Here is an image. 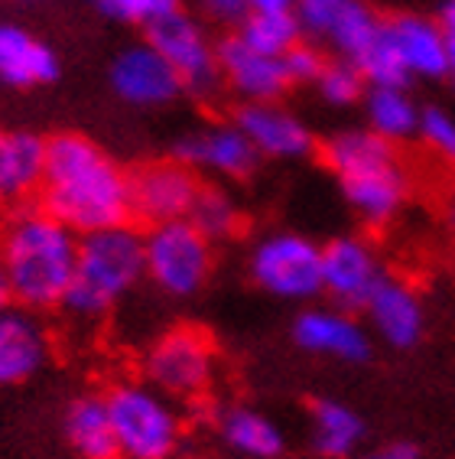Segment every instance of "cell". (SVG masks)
<instances>
[{"label":"cell","instance_id":"1","mask_svg":"<svg viewBox=\"0 0 455 459\" xmlns=\"http://www.w3.org/2000/svg\"><path fill=\"white\" fill-rule=\"evenodd\" d=\"M39 209L75 235L131 221V177L82 134L46 141Z\"/></svg>","mask_w":455,"mask_h":459},{"label":"cell","instance_id":"2","mask_svg":"<svg viewBox=\"0 0 455 459\" xmlns=\"http://www.w3.org/2000/svg\"><path fill=\"white\" fill-rule=\"evenodd\" d=\"M79 235L43 209H27L0 229V267L7 274L13 303L23 309L62 307L75 277Z\"/></svg>","mask_w":455,"mask_h":459},{"label":"cell","instance_id":"3","mask_svg":"<svg viewBox=\"0 0 455 459\" xmlns=\"http://www.w3.org/2000/svg\"><path fill=\"white\" fill-rule=\"evenodd\" d=\"M147 277L143 261V235L127 225L79 235V261L75 277L62 297V309L79 323H95L107 316L121 297Z\"/></svg>","mask_w":455,"mask_h":459},{"label":"cell","instance_id":"4","mask_svg":"<svg viewBox=\"0 0 455 459\" xmlns=\"http://www.w3.org/2000/svg\"><path fill=\"white\" fill-rule=\"evenodd\" d=\"M117 450L124 459H167L179 443V411L153 385L121 381L105 394Z\"/></svg>","mask_w":455,"mask_h":459},{"label":"cell","instance_id":"5","mask_svg":"<svg viewBox=\"0 0 455 459\" xmlns=\"http://www.w3.org/2000/svg\"><path fill=\"white\" fill-rule=\"evenodd\" d=\"M147 277L169 297H193L211 274V241L189 219L150 225L143 235Z\"/></svg>","mask_w":455,"mask_h":459},{"label":"cell","instance_id":"6","mask_svg":"<svg viewBox=\"0 0 455 459\" xmlns=\"http://www.w3.org/2000/svg\"><path fill=\"white\" fill-rule=\"evenodd\" d=\"M251 277L261 290L283 300L322 293V247L296 231H277L251 251Z\"/></svg>","mask_w":455,"mask_h":459},{"label":"cell","instance_id":"7","mask_svg":"<svg viewBox=\"0 0 455 459\" xmlns=\"http://www.w3.org/2000/svg\"><path fill=\"white\" fill-rule=\"evenodd\" d=\"M147 381L167 398H195L209 388L215 371V345L202 329H173L147 352Z\"/></svg>","mask_w":455,"mask_h":459},{"label":"cell","instance_id":"8","mask_svg":"<svg viewBox=\"0 0 455 459\" xmlns=\"http://www.w3.org/2000/svg\"><path fill=\"white\" fill-rule=\"evenodd\" d=\"M147 43L173 65L183 89L202 95V91H211V85L219 82L215 46L209 43V36L202 33L199 23L193 17H185L183 10L150 23Z\"/></svg>","mask_w":455,"mask_h":459},{"label":"cell","instance_id":"9","mask_svg":"<svg viewBox=\"0 0 455 459\" xmlns=\"http://www.w3.org/2000/svg\"><path fill=\"white\" fill-rule=\"evenodd\" d=\"M199 189L202 183L195 179V169L183 167L179 160L141 167L131 173V219H141L147 225L185 219Z\"/></svg>","mask_w":455,"mask_h":459},{"label":"cell","instance_id":"10","mask_svg":"<svg viewBox=\"0 0 455 459\" xmlns=\"http://www.w3.org/2000/svg\"><path fill=\"white\" fill-rule=\"evenodd\" d=\"M381 281V261L365 238L345 235L322 247V293H329L341 309H365Z\"/></svg>","mask_w":455,"mask_h":459},{"label":"cell","instance_id":"11","mask_svg":"<svg viewBox=\"0 0 455 459\" xmlns=\"http://www.w3.org/2000/svg\"><path fill=\"white\" fill-rule=\"evenodd\" d=\"M111 89L137 108H159L169 105L179 91L183 82L173 72L163 56L153 49L150 43L127 46L111 65Z\"/></svg>","mask_w":455,"mask_h":459},{"label":"cell","instance_id":"12","mask_svg":"<svg viewBox=\"0 0 455 459\" xmlns=\"http://www.w3.org/2000/svg\"><path fill=\"white\" fill-rule=\"evenodd\" d=\"M257 157L254 143L247 141V134L237 124H215L209 131L183 137L176 143L173 160H179L189 169H211L219 177H247L254 173Z\"/></svg>","mask_w":455,"mask_h":459},{"label":"cell","instance_id":"13","mask_svg":"<svg viewBox=\"0 0 455 459\" xmlns=\"http://www.w3.org/2000/svg\"><path fill=\"white\" fill-rule=\"evenodd\" d=\"M49 359V336L33 309L7 307L0 313V388L30 381Z\"/></svg>","mask_w":455,"mask_h":459},{"label":"cell","instance_id":"14","mask_svg":"<svg viewBox=\"0 0 455 459\" xmlns=\"http://www.w3.org/2000/svg\"><path fill=\"white\" fill-rule=\"evenodd\" d=\"M215 59H219V75H225L228 85L247 101H277L289 89L283 59L257 53L237 36H228L215 46Z\"/></svg>","mask_w":455,"mask_h":459},{"label":"cell","instance_id":"15","mask_svg":"<svg viewBox=\"0 0 455 459\" xmlns=\"http://www.w3.org/2000/svg\"><path fill=\"white\" fill-rule=\"evenodd\" d=\"M235 124L247 134V141L254 143L261 157L296 160L313 151V134L306 124L273 101H247L237 111Z\"/></svg>","mask_w":455,"mask_h":459},{"label":"cell","instance_id":"16","mask_svg":"<svg viewBox=\"0 0 455 459\" xmlns=\"http://www.w3.org/2000/svg\"><path fill=\"white\" fill-rule=\"evenodd\" d=\"M371 316V326L377 329V336L384 339L394 349H410L420 342L423 336V303L413 293L410 283L387 277L377 283L374 293L365 303Z\"/></svg>","mask_w":455,"mask_h":459},{"label":"cell","instance_id":"17","mask_svg":"<svg viewBox=\"0 0 455 459\" xmlns=\"http://www.w3.org/2000/svg\"><path fill=\"white\" fill-rule=\"evenodd\" d=\"M296 342L315 355H332L341 362H365L371 355L368 333L348 316L335 309H306L293 326Z\"/></svg>","mask_w":455,"mask_h":459},{"label":"cell","instance_id":"18","mask_svg":"<svg viewBox=\"0 0 455 459\" xmlns=\"http://www.w3.org/2000/svg\"><path fill=\"white\" fill-rule=\"evenodd\" d=\"M341 193L368 225H387L407 203L410 179H407L400 160H397V163H387V167H374L365 169V173H355V177H345L341 179Z\"/></svg>","mask_w":455,"mask_h":459},{"label":"cell","instance_id":"19","mask_svg":"<svg viewBox=\"0 0 455 459\" xmlns=\"http://www.w3.org/2000/svg\"><path fill=\"white\" fill-rule=\"evenodd\" d=\"M59 79V56L17 23H0V82L36 89Z\"/></svg>","mask_w":455,"mask_h":459},{"label":"cell","instance_id":"20","mask_svg":"<svg viewBox=\"0 0 455 459\" xmlns=\"http://www.w3.org/2000/svg\"><path fill=\"white\" fill-rule=\"evenodd\" d=\"M391 43L400 56L403 69L416 75V79H442L449 72V53L446 39L439 23L416 13H400L394 20H384Z\"/></svg>","mask_w":455,"mask_h":459},{"label":"cell","instance_id":"21","mask_svg":"<svg viewBox=\"0 0 455 459\" xmlns=\"http://www.w3.org/2000/svg\"><path fill=\"white\" fill-rule=\"evenodd\" d=\"M46 141L27 131H0V205L20 203L39 189Z\"/></svg>","mask_w":455,"mask_h":459},{"label":"cell","instance_id":"22","mask_svg":"<svg viewBox=\"0 0 455 459\" xmlns=\"http://www.w3.org/2000/svg\"><path fill=\"white\" fill-rule=\"evenodd\" d=\"M65 440L79 459H121L105 398L85 394L65 411Z\"/></svg>","mask_w":455,"mask_h":459},{"label":"cell","instance_id":"23","mask_svg":"<svg viewBox=\"0 0 455 459\" xmlns=\"http://www.w3.org/2000/svg\"><path fill=\"white\" fill-rule=\"evenodd\" d=\"M322 160L335 177L345 179V177H355V173H365V169L397 163V151L394 143L377 137L374 131H345V134H335L332 141L325 143Z\"/></svg>","mask_w":455,"mask_h":459},{"label":"cell","instance_id":"24","mask_svg":"<svg viewBox=\"0 0 455 459\" xmlns=\"http://www.w3.org/2000/svg\"><path fill=\"white\" fill-rule=\"evenodd\" d=\"M221 437L231 450L245 453V456L273 459L283 453V433L277 424H270L263 414L251 407H231L221 414Z\"/></svg>","mask_w":455,"mask_h":459},{"label":"cell","instance_id":"25","mask_svg":"<svg viewBox=\"0 0 455 459\" xmlns=\"http://www.w3.org/2000/svg\"><path fill=\"white\" fill-rule=\"evenodd\" d=\"M365 424L351 407L339 401H315L313 404V446L322 456L341 459L358 446Z\"/></svg>","mask_w":455,"mask_h":459},{"label":"cell","instance_id":"26","mask_svg":"<svg viewBox=\"0 0 455 459\" xmlns=\"http://www.w3.org/2000/svg\"><path fill=\"white\" fill-rule=\"evenodd\" d=\"M368 124L384 141H410L420 131V108L413 105L407 89H371L368 91Z\"/></svg>","mask_w":455,"mask_h":459},{"label":"cell","instance_id":"27","mask_svg":"<svg viewBox=\"0 0 455 459\" xmlns=\"http://www.w3.org/2000/svg\"><path fill=\"white\" fill-rule=\"evenodd\" d=\"M299 33L303 30H299L296 13H247L237 39L257 53L280 59L287 49L299 43Z\"/></svg>","mask_w":455,"mask_h":459},{"label":"cell","instance_id":"28","mask_svg":"<svg viewBox=\"0 0 455 459\" xmlns=\"http://www.w3.org/2000/svg\"><path fill=\"white\" fill-rule=\"evenodd\" d=\"M185 219L193 221L209 241L231 238V235H237V229H241V209L235 205L231 195L215 189V186H202Z\"/></svg>","mask_w":455,"mask_h":459},{"label":"cell","instance_id":"29","mask_svg":"<svg viewBox=\"0 0 455 459\" xmlns=\"http://www.w3.org/2000/svg\"><path fill=\"white\" fill-rule=\"evenodd\" d=\"M381 30H384V20L374 17V13H371L365 4H358V0H348L345 10L339 13V20H335L329 39H332L335 49H339L345 59L355 62L371 43H374L377 36H381Z\"/></svg>","mask_w":455,"mask_h":459},{"label":"cell","instance_id":"30","mask_svg":"<svg viewBox=\"0 0 455 459\" xmlns=\"http://www.w3.org/2000/svg\"><path fill=\"white\" fill-rule=\"evenodd\" d=\"M355 69L361 72V79L368 82L371 89H407V82H410V72L403 69L400 56H397L394 43H391L387 23L374 43L355 59Z\"/></svg>","mask_w":455,"mask_h":459},{"label":"cell","instance_id":"31","mask_svg":"<svg viewBox=\"0 0 455 459\" xmlns=\"http://www.w3.org/2000/svg\"><path fill=\"white\" fill-rule=\"evenodd\" d=\"M319 85V95L335 108H345V105H355L361 95H365V85L368 82L361 79V72L355 69V62L341 59V62H325L322 75L315 79Z\"/></svg>","mask_w":455,"mask_h":459},{"label":"cell","instance_id":"32","mask_svg":"<svg viewBox=\"0 0 455 459\" xmlns=\"http://www.w3.org/2000/svg\"><path fill=\"white\" fill-rule=\"evenodd\" d=\"M98 7L105 10L111 20L150 27V23H157V20L176 13V10H179V0H98Z\"/></svg>","mask_w":455,"mask_h":459},{"label":"cell","instance_id":"33","mask_svg":"<svg viewBox=\"0 0 455 459\" xmlns=\"http://www.w3.org/2000/svg\"><path fill=\"white\" fill-rule=\"evenodd\" d=\"M429 151L439 153V157H446L455 163V117L442 108H426L420 111V131Z\"/></svg>","mask_w":455,"mask_h":459},{"label":"cell","instance_id":"34","mask_svg":"<svg viewBox=\"0 0 455 459\" xmlns=\"http://www.w3.org/2000/svg\"><path fill=\"white\" fill-rule=\"evenodd\" d=\"M345 4H348V0H296L293 13H296V20H299V30L329 39V33H332L335 20H339V13L345 10Z\"/></svg>","mask_w":455,"mask_h":459},{"label":"cell","instance_id":"35","mask_svg":"<svg viewBox=\"0 0 455 459\" xmlns=\"http://www.w3.org/2000/svg\"><path fill=\"white\" fill-rule=\"evenodd\" d=\"M280 59H283V69H287L289 85H309V82L319 79L325 69L322 53L309 43H296L293 49H287Z\"/></svg>","mask_w":455,"mask_h":459},{"label":"cell","instance_id":"36","mask_svg":"<svg viewBox=\"0 0 455 459\" xmlns=\"http://www.w3.org/2000/svg\"><path fill=\"white\" fill-rule=\"evenodd\" d=\"M205 10L219 20H245L247 17V0H202Z\"/></svg>","mask_w":455,"mask_h":459},{"label":"cell","instance_id":"37","mask_svg":"<svg viewBox=\"0 0 455 459\" xmlns=\"http://www.w3.org/2000/svg\"><path fill=\"white\" fill-rule=\"evenodd\" d=\"M439 30H442V39H446L449 72L455 75V0H449L446 7H442V17H439Z\"/></svg>","mask_w":455,"mask_h":459},{"label":"cell","instance_id":"38","mask_svg":"<svg viewBox=\"0 0 455 459\" xmlns=\"http://www.w3.org/2000/svg\"><path fill=\"white\" fill-rule=\"evenodd\" d=\"M416 446L413 443H387V446H377L368 459H416Z\"/></svg>","mask_w":455,"mask_h":459},{"label":"cell","instance_id":"39","mask_svg":"<svg viewBox=\"0 0 455 459\" xmlns=\"http://www.w3.org/2000/svg\"><path fill=\"white\" fill-rule=\"evenodd\" d=\"M296 0H247V13H293Z\"/></svg>","mask_w":455,"mask_h":459},{"label":"cell","instance_id":"40","mask_svg":"<svg viewBox=\"0 0 455 459\" xmlns=\"http://www.w3.org/2000/svg\"><path fill=\"white\" fill-rule=\"evenodd\" d=\"M7 307H13V293H10L7 274H4V267H0V313H4Z\"/></svg>","mask_w":455,"mask_h":459}]
</instances>
